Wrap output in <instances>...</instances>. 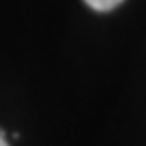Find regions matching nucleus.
Segmentation results:
<instances>
[{
  "mask_svg": "<svg viewBox=\"0 0 146 146\" xmlns=\"http://www.w3.org/2000/svg\"><path fill=\"white\" fill-rule=\"evenodd\" d=\"M124 0H85V4L91 6L94 10H100V12H106V10H112L116 8L118 4H122Z\"/></svg>",
  "mask_w": 146,
  "mask_h": 146,
  "instance_id": "1",
  "label": "nucleus"
},
{
  "mask_svg": "<svg viewBox=\"0 0 146 146\" xmlns=\"http://www.w3.org/2000/svg\"><path fill=\"white\" fill-rule=\"evenodd\" d=\"M0 146H8V142H6V138H4V132L0 130Z\"/></svg>",
  "mask_w": 146,
  "mask_h": 146,
  "instance_id": "2",
  "label": "nucleus"
}]
</instances>
